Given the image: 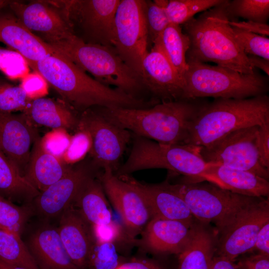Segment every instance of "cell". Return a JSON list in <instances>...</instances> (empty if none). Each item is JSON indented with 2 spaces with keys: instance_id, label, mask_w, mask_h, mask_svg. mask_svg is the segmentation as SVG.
<instances>
[{
  "instance_id": "1",
  "label": "cell",
  "mask_w": 269,
  "mask_h": 269,
  "mask_svg": "<svg viewBox=\"0 0 269 269\" xmlns=\"http://www.w3.org/2000/svg\"><path fill=\"white\" fill-rule=\"evenodd\" d=\"M34 70L80 114L95 107L147 108L155 104L101 83L55 52L40 60Z\"/></svg>"
},
{
  "instance_id": "2",
  "label": "cell",
  "mask_w": 269,
  "mask_h": 269,
  "mask_svg": "<svg viewBox=\"0 0 269 269\" xmlns=\"http://www.w3.org/2000/svg\"><path fill=\"white\" fill-rule=\"evenodd\" d=\"M196 99L161 102L147 108L96 109L132 134L166 144H185L191 122L203 104Z\"/></svg>"
},
{
  "instance_id": "3",
  "label": "cell",
  "mask_w": 269,
  "mask_h": 269,
  "mask_svg": "<svg viewBox=\"0 0 269 269\" xmlns=\"http://www.w3.org/2000/svg\"><path fill=\"white\" fill-rule=\"evenodd\" d=\"M228 1L224 0L183 24L190 40L186 60L212 62L243 74H253L256 71L237 43L229 23Z\"/></svg>"
},
{
  "instance_id": "4",
  "label": "cell",
  "mask_w": 269,
  "mask_h": 269,
  "mask_svg": "<svg viewBox=\"0 0 269 269\" xmlns=\"http://www.w3.org/2000/svg\"><path fill=\"white\" fill-rule=\"evenodd\" d=\"M269 123V97L217 98L203 104L190 123L185 144L206 146L228 134Z\"/></svg>"
},
{
  "instance_id": "5",
  "label": "cell",
  "mask_w": 269,
  "mask_h": 269,
  "mask_svg": "<svg viewBox=\"0 0 269 269\" xmlns=\"http://www.w3.org/2000/svg\"><path fill=\"white\" fill-rule=\"evenodd\" d=\"M186 62L183 100L208 97L242 99L266 95L268 91V77L257 71L243 74L196 60Z\"/></svg>"
},
{
  "instance_id": "6",
  "label": "cell",
  "mask_w": 269,
  "mask_h": 269,
  "mask_svg": "<svg viewBox=\"0 0 269 269\" xmlns=\"http://www.w3.org/2000/svg\"><path fill=\"white\" fill-rule=\"evenodd\" d=\"M95 80L134 96L143 86L141 78L111 46L84 42L75 36L52 48Z\"/></svg>"
},
{
  "instance_id": "7",
  "label": "cell",
  "mask_w": 269,
  "mask_h": 269,
  "mask_svg": "<svg viewBox=\"0 0 269 269\" xmlns=\"http://www.w3.org/2000/svg\"><path fill=\"white\" fill-rule=\"evenodd\" d=\"M132 138L128 159L115 173L117 176L141 170L164 168L197 180L206 166L197 147L160 143L133 134Z\"/></svg>"
},
{
  "instance_id": "8",
  "label": "cell",
  "mask_w": 269,
  "mask_h": 269,
  "mask_svg": "<svg viewBox=\"0 0 269 269\" xmlns=\"http://www.w3.org/2000/svg\"><path fill=\"white\" fill-rule=\"evenodd\" d=\"M166 181L184 200L193 217L202 222L214 223L221 233L259 198L233 193L209 182L171 184Z\"/></svg>"
},
{
  "instance_id": "9",
  "label": "cell",
  "mask_w": 269,
  "mask_h": 269,
  "mask_svg": "<svg viewBox=\"0 0 269 269\" xmlns=\"http://www.w3.org/2000/svg\"><path fill=\"white\" fill-rule=\"evenodd\" d=\"M55 2L77 37L86 43L112 47L114 19L120 0Z\"/></svg>"
},
{
  "instance_id": "10",
  "label": "cell",
  "mask_w": 269,
  "mask_h": 269,
  "mask_svg": "<svg viewBox=\"0 0 269 269\" xmlns=\"http://www.w3.org/2000/svg\"><path fill=\"white\" fill-rule=\"evenodd\" d=\"M144 4L143 0H120L112 40V47L118 55L140 77L148 42Z\"/></svg>"
},
{
  "instance_id": "11",
  "label": "cell",
  "mask_w": 269,
  "mask_h": 269,
  "mask_svg": "<svg viewBox=\"0 0 269 269\" xmlns=\"http://www.w3.org/2000/svg\"><path fill=\"white\" fill-rule=\"evenodd\" d=\"M259 127L231 132L206 146L197 147L198 153L206 163L248 171L269 180V169L261 164L257 148Z\"/></svg>"
},
{
  "instance_id": "12",
  "label": "cell",
  "mask_w": 269,
  "mask_h": 269,
  "mask_svg": "<svg viewBox=\"0 0 269 269\" xmlns=\"http://www.w3.org/2000/svg\"><path fill=\"white\" fill-rule=\"evenodd\" d=\"M77 129L87 131L91 137V162L97 169H111L115 173L132 137V134L107 119L96 109L79 115Z\"/></svg>"
},
{
  "instance_id": "13",
  "label": "cell",
  "mask_w": 269,
  "mask_h": 269,
  "mask_svg": "<svg viewBox=\"0 0 269 269\" xmlns=\"http://www.w3.org/2000/svg\"><path fill=\"white\" fill-rule=\"evenodd\" d=\"M8 7L27 29L51 48L76 36L55 0L27 3L11 0Z\"/></svg>"
},
{
  "instance_id": "14",
  "label": "cell",
  "mask_w": 269,
  "mask_h": 269,
  "mask_svg": "<svg viewBox=\"0 0 269 269\" xmlns=\"http://www.w3.org/2000/svg\"><path fill=\"white\" fill-rule=\"evenodd\" d=\"M99 178L125 228L131 237L136 238L152 218L144 199L134 187L117 176L109 168L101 171Z\"/></svg>"
},
{
  "instance_id": "15",
  "label": "cell",
  "mask_w": 269,
  "mask_h": 269,
  "mask_svg": "<svg viewBox=\"0 0 269 269\" xmlns=\"http://www.w3.org/2000/svg\"><path fill=\"white\" fill-rule=\"evenodd\" d=\"M268 222L269 200L259 198L221 233L217 256L235 261L239 256L252 252L260 230Z\"/></svg>"
},
{
  "instance_id": "16",
  "label": "cell",
  "mask_w": 269,
  "mask_h": 269,
  "mask_svg": "<svg viewBox=\"0 0 269 269\" xmlns=\"http://www.w3.org/2000/svg\"><path fill=\"white\" fill-rule=\"evenodd\" d=\"M91 162L72 166L60 179L40 192L28 204L35 214L44 220L58 218L71 205L85 181L100 172Z\"/></svg>"
},
{
  "instance_id": "17",
  "label": "cell",
  "mask_w": 269,
  "mask_h": 269,
  "mask_svg": "<svg viewBox=\"0 0 269 269\" xmlns=\"http://www.w3.org/2000/svg\"><path fill=\"white\" fill-rule=\"evenodd\" d=\"M39 137L24 113L0 112V149L24 177L32 146Z\"/></svg>"
},
{
  "instance_id": "18",
  "label": "cell",
  "mask_w": 269,
  "mask_h": 269,
  "mask_svg": "<svg viewBox=\"0 0 269 269\" xmlns=\"http://www.w3.org/2000/svg\"><path fill=\"white\" fill-rule=\"evenodd\" d=\"M194 226L193 223L153 218L140 233L136 247L144 255L177 256L189 241Z\"/></svg>"
},
{
  "instance_id": "19",
  "label": "cell",
  "mask_w": 269,
  "mask_h": 269,
  "mask_svg": "<svg viewBox=\"0 0 269 269\" xmlns=\"http://www.w3.org/2000/svg\"><path fill=\"white\" fill-rule=\"evenodd\" d=\"M141 78L143 86L159 101L183 100L184 80L156 45L143 58Z\"/></svg>"
},
{
  "instance_id": "20",
  "label": "cell",
  "mask_w": 269,
  "mask_h": 269,
  "mask_svg": "<svg viewBox=\"0 0 269 269\" xmlns=\"http://www.w3.org/2000/svg\"><path fill=\"white\" fill-rule=\"evenodd\" d=\"M0 42L19 54L33 70L40 60L54 53L19 20L8 6L0 10Z\"/></svg>"
},
{
  "instance_id": "21",
  "label": "cell",
  "mask_w": 269,
  "mask_h": 269,
  "mask_svg": "<svg viewBox=\"0 0 269 269\" xmlns=\"http://www.w3.org/2000/svg\"><path fill=\"white\" fill-rule=\"evenodd\" d=\"M137 190L144 199L152 218L176 220L193 224V215L184 200L171 190L166 181L149 184L131 175L118 176Z\"/></svg>"
},
{
  "instance_id": "22",
  "label": "cell",
  "mask_w": 269,
  "mask_h": 269,
  "mask_svg": "<svg viewBox=\"0 0 269 269\" xmlns=\"http://www.w3.org/2000/svg\"><path fill=\"white\" fill-rule=\"evenodd\" d=\"M59 219L57 230L66 252L79 269H84L96 243L92 226L72 205Z\"/></svg>"
},
{
  "instance_id": "23",
  "label": "cell",
  "mask_w": 269,
  "mask_h": 269,
  "mask_svg": "<svg viewBox=\"0 0 269 269\" xmlns=\"http://www.w3.org/2000/svg\"><path fill=\"white\" fill-rule=\"evenodd\" d=\"M23 242L39 269H79L66 252L57 227L44 224Z\"/></svg>"
},
{
  "instance_id": "24",
  "label": "cell",
  "mask_w": 269,
  "mask_h": 269,
  "mask_svg": "<svg viewBox=\"0 0 269 269\" xmlns=\"http://www.w3.org/2000/svg\"><path fill=\"white\" fill-rule=\"evenodd\" d=\"M208 181L236 194L255 198L269 195V182L251 172L219 164L207 163L196 182Z\"/></svg>"
},
{
  "instance_id": "25",
  "label": "cell",
  "mask_w": 269,
  "mask_h": 269,
  "mask_svg": "<svg viewBox=\"0 0 269 269\" xmlns=\"http://www.w3.org/2000/svg\"><path fill=\"white\" fill-rule=\"evenodd\" d=\"M99 173L85 181L71 205L91 226L108 224L113 220L110 205L99 178Z\"/></svg>"
},
{
  "instance_id": "26",
  "label": "cell",
  "mask_w": 269,
  "mask_h": 269,
  "mask_svg": "<svg viewBox=\"0 0 269 269\" xmlns=\"http://www.w3.org/2000/svg\"><path fill=\"white\" fill-rule=\"evenodd\" d=\"M34 125L54 129H76L79 116L62 100L41 97L33 99L23 112Z\"/></svg>"
},
{
  "instance_id": "27",
  "label": "cell",
  "mask_w": 269,
  "mask_h": 269,
  "mask_svg": "<svg viewBox=\"0 0 269 269\" xmlns=\"http://www.w3.org/2000/svg\"><path fill=\"white\" fill-rule=\"evenodd\" d=\"M39 137L34 142L24 175L26 179L41 192L62 178L72 166L45 151L40 143Z\"/></svg>"
},
{
  "instance_id": "28",
  "label": "cell",
  "mask_w": 269,
  "mask_h": 269,
  "mask_svg": "<svg viewBox=\"0 0 269 269\" xmlns=\"http://www.w3.org/2000/svg\"><path fill=\"white\" fill-rule=\"evenodd\" d=\"M215 251L212 234L203 226L194 225L189 241L177 255L176 269H210Z\"/></svg>"
},
{
  "instance_id": "29",
  "label": "cell",
  "mask_w": 269,
  "mask_h": 269,
  "mask_svg": "<svg viewBox=\"0 0 269 269\" xmlns=\"http://www.w3.org/2000/svg\"><path fill=\"white\" fill-rule=\"evenodd\" d=\"M39 193L0 149V196L26 205Z\"/></svg>"
},
{
  "instance_id": "30",
  "label": "cell",
  "mask_w": 269,
  "mask_h": 269,
  "mask_svg": "<svg viewBox=\"0 0 269 269\" xmlns=\"http://www.w3.org/2000/svg\"><path fill=\"white\" fill-rule=\"evenodd\" d=\"M153 45L158 46L183 79L187 65L186 55L190 46L188 36L180 25L169 23Z\"/></svg>"
},
{
  "instance_id": "31",
  "label": "cell",
  "mask_w": 269,
  "mask_h": 269,
  "mask_svg": "<svg viewBox=\"0 0 269 269\" xmlns=\"http://www.w3.org/2000/svg\"><path fill=\"white\" fill-rule=\"evenodd\" d=\"M0 260L29 269H39L21 236L0 229Z\"/></svg>"
},
{
  "instance_id": "32",
  "label": "cell",
  "mask_w": 269,
  "mask_h": 269,
  "mask_svg": "<svg viewBox=\"0 0 269 269\" xmlns=\"http://www.w3.org/2000/svg\"><path fill=\"white\" fill-rule=\"evenodd\" d=\"M96 243L114 245L123 256L129 257L133 248L136 247L138 239L131 237L123 224L113 220L111 222L92 226Z\"/></svg>"
},
{
  "instance_id": "33",
  "label": "cell",
  "mask_w": 269,
  "mask_h": 269,
  "mask_svg": "<svg viewBox=\"0 0 269 269\" xmlns=\"http://www.w3.org/2000/svg\"><path fill=\"white\" fill-rule=\"evenodd\" d=\"M224 0H170L165 10L170 23L183 25L193 16L218 4Z\"/></svg>"
},
{
  "instance_id": "34",
  "label": "cell",
  "mask_w": 269,
  "mask_h": 269,
  "mask_svg": "<svg viewBox=\"0 0 269 269\" xmlns=\"http://www.w3.org/2000/svg\"><path fill=\"white\" fill-rule=\"evenodd\" d=\"M32 215L28 205L18 206L0 196V229L21 236Z\"/></svg>"
},
{
  "instance_id": "35",
  "label": "cell",
  "mask_w": 269,
  "mask_h": 269,
  "mask_svg": "<svg viewBox=\"0 0 269 269\" xmlns=\"http://www.w3.org/2000/svg\"><path fill=\"white\" fill-rule=\"evenodd\" d=\"M226 9L230 20L240 17L247 20L267 23L269 17V0H229Z\"/></svg>"
},
{
  "instance_id": "36",
  "label": "cell",
  "mask_w": 269,
  "mask_h": 269,
  "mask_svg": "<svg viewBox=\"0 0 269 269\" xmlns=\"http://www.w3.org/2000/svg\"><path fill=\"white\" fill-rule=\"evenodd\" d=\"M126 257L120 254L113 244L96 243L84 269H117Z\"/></svg>"
},
{
  "instance_id": "37",
  "label": "cell",
  "mask_w": 269,
  "mask_h": 269,
  "mask_svg": "<svg viewBox=\"0 0 269 269\" xmlns=\"http://www.w3.org/2000/svg\"><path fill=\"white\" fill-rule=\"evenodd\" d=\"M168 0H145V16L148 42L152 44L170 23L165 7Z\"/></svg>"
},
{
  "instance_id": "38",
  "label": "cell",
  "mask_w": 269,
  "mask_h": 269,
  "mask_svg": "<svg viewBox=\"0 0 269 269\" xmlns=\"http://www.w3.org/2000/svg\"><path fill=\"white\" fill-rule=\"evenodd\" d=\"M32 100L21 86L11 85L7 81L0 84V112H23Z\"/></svg>"
},
{
  "instance_id": "39",
  "label": "cell",
  "mask_w": 269,
  "mask_h": 269,
  "mask_svg": "<svg viewBox=\"0 0 269 269\" xmlns=\"http://www.w3.org/2000/svg\"><path fill=\"white\" fill-rule=\"evenodd\" d=\"M232 27L235 38L244 53L269 60V38Z\"/></svg>"
},
{
  "instance_id": "40",
  "label": "cell",
  "mask_w": 269,
  "mask_h": 269,
  "mask_svg": "<svg viewBox=\"0 0 269 269\" xmlns=\"http://www.w3.org/2000/svg\"><path fill=\"white\" fill-rule=\"evenodd\" d=\"M71 136L69 146L61 158V161L72 166L81 162L89 153L92 147V139L89 133L81 129L76 130Z\"/></svg>"
},
{
  "instance_id": "41",
  "label": "cell",
  "mask_w": 269,
  "mask_h": 269,
  "mask_svg": "<svg viewBox=\"0 0 269 269\" xmlns=\"http://www.w3.org/2000/svg\"><path fill=\"white\" fill-rule=\"evenodd\" d=\"M28 65L17 52L0 46V71L10 79H22L29 74Z\"/></svg>"
},
{
  "instance_id": "42",
  "label": "cell",
  "mask_w": 269,
  "mask_h": 269,
  "mask_svg": "<svg viewBox=\"0 0 269 269\" xmlns=\"http://www.w3.org/2000/svg\"><path fill=\"white\" fill-rule=\"evenodd\" d=\"M71 136L65 129H54L40 137V143L45 151L61 160L69 146Z\"/></svg>"
},
{
  "instance_id": "43",
  "label": "cell",
  "mask_w": 269,
  "mask_h": 269,
  "mask_svg": "<svg viewBox=\"0 0 269 269\" xmlns=\"http://www.w3.org/2000/svg\"><path fill=\"white\" fill-rule=\"evenodd\" d=\"M117 269H166L158 259L149 258L140 254L132 257H127Z\"/></svg>"
},
{
  "instance_id": "44",
  "label": "cell",
  "mask_w": 269,
  "mask_h": 269,
  "mask_svg": "<svg viewBox=\"0 0 269 269\" xmlns=\"http://www.w3.org/2000/svg\"><path fill=\"white\" fill-rule=\"evenodd\" d=\"M22 81L20 86L32 100L43 97L47 92L46 81L38 74H29L22 79Z\"/></svg>"
},
{
  "instance_id": "45",
  "label": "cell",
  "mask_w": 269,
  "mask_h": 269,
  "mask_svg": "<svg viewBox=\"0 0 269 269\" xmlns=\"http://www.w3.org/2000/svg\"><path fill=\"white\" fill-rule=\"evenodd\" d=\"M256 144L261 164L269 169V123L259 127Z\"/></svg>"
},
{
  "instance_id": "46",
  "label": "cell",
  "mask_w": 269,
  "mask_h": 269,
  "mask_svg": "<svg viewBox=\"0 0 269 269\" xmlns=\"http://www.w3.org/2000/svg\"><path fill=\"white\" fill-rule=\"evenodd\" d=\"M236 264L238 269H269V256L257 254L243 258Z\"/></svg>"
},
{
  "instance_id": "47",
  "label": "cell",
  "mask_w": 269,
  "mask_h": 269,
  "mask_svg": "<svg viewBox=\"0 0 269 269\" xmlns=\"http://www.w3.org/2000/svg\"><path fill=\"white\" fill-rule=\"evenodd\" d=\"M229 23L231 26L248 32L266 36L269 35V25L267 23H261L250 20L240 21L236 19L230 20Z\"/></svg>"
},
{
  "instance_id": "48",
  "label": "cell",
  "mask_w": 269,
  "mask_h": 269,
  "mask_svg": "<svg viewBox=\"0 0 269 269\" xmlns=\"http://www.w3.org/2000/svg\"><path fill=\"white\" fill-rule=\"evenodd\" d=\"M269 222L266 223L260 230L255 241L253 251L258 254L269 256Z\"/></svg>"
},
{
  "instance_id": "49",
  "label": "cell",
  "mask_w": 269,
  "mask_h": 269,
  "mask_svg": "<svg viewBox=\"0 0 269 269\" xmlns=\"http://www.w3.org/2000/svg\"><path fill=\"white\" fill-rule=\"evenodd\" d=\"M210 269H238V268L235 261L217 256L214 257Z\"/></svg>"
},
{
  "instance_id": "50",
  "label": "cell",
  "mask_w": 269,
  "mask_h": 269,
  "mask_svg": "<svg viewBox=\"0 0 269 269\" xmlns=\"http://www.w3.org/2000/svg\"><path fill=\"white\" fill-rule=\"evenodd\" d=\"M247 57L250 64L254 69L259 68L269 76V60L254 55H247Z\"/></svg>"
},
{
  "instance_id": "51",
  "label": "cell",
  "mask_w": 269,
  "mask_h": 269,
  "mask_svg": "<svg viewBox=\"0 0 269 269\" xmlns=\"http://www.w3.org/2000/svg\"><path fill=\"white\" fill-rule=\"evenodd\" d=\"M0 269H29L26 268L11 265L0 260Z\"/></svg>"
},
{
  "instance_id": "52",
  "label": "cell",
  "mask_w": 269,
  "mask_h": 269,
  "mask_svg": "<svg viewBox=\"0 0 269 269\" xmlns=\"http://www.w3.org/2000/svg\"><path fill=\"white\" fill-rule=\"evenodd\" d=\"M10 1V0H0V10L7 7Z\"/></svg>"
},
{
  "instance_id": "53",
  "label": "cell",
  "mask_w": 269,
  "mask_h": 269,
  "mask_svg": "<svg viewBox=\"0 0 269 269\" xmlns=\"http://www.w3.org/2000/svg\"><path fill=\"white\" fill-rule=\"evenodd\" d=\"M5 81H6V80L0 76V84Z\"/></svg>"
}]
</instances>
